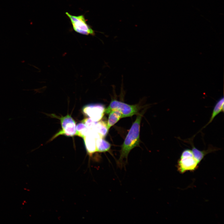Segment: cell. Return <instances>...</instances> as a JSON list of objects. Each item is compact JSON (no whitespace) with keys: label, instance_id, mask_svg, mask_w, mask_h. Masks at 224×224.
<instances>
[{"label":"cell","instance_id":"cell-6","mask_svg":"<svg viewBox=\"0 0 224 224\" xmlns=\"http://www.w3.org/2000/svg\"><path fill=\"white\" fill-rule=\"evenodd\" d=\"M178 171L183 174L187 171H194L198 167L199 163L194 156L180 157L177 162Z\"/></svg>","mask_w":224,"mask_h":224},{"label":"cell","instance_id":"cell-9","mask_svg":"<svg viewBox=\"0 0 224 224\" xmlns=\"http://www.w3.org/2000/svg\"><path fill=\"white\" fill-rule=\"evenodd\" d=\"M217 149V148H214L213 147H211V148L210 147L207 150L200 151L193 145L191 150L194 157L199 163L206 154L215 151Z\"/></svg>","mask_w":224,"mask_h":224},{"label":"cell","instance_id":"cell-15","mask_svg":"<svg viewBox=\"0 0 224 224\" xmlns=\"http://www.w3.org/2000/svg\"><path fill=\"white\" fill-rule=\"evenodd\" d=\"M194 156L192 151L190 149H185L182 152L180 157Z\"/></svg>","mask_w":224,"mask_h":224},{"label":"cell","instance_id":"cell-4","mask_svg":"<svg viewBox=\"0 0 224 224\" xmlns=\"http://www.w3.org/2000/svg\"><path fill=\"white\" fill-rule=\"evenodd\" d=\"M54 117L60 119L62 128L51 138L50 141L61 135L68 137H73L76 135V123L71 115L68 114L64 116H62L60 117L54 116Z\"/></svg>","mask_w":224,"mask_h":224},{"label":"cell","instance_id":"cell-7","mask_svg":"<svg viewBox=\"0 0 224 224\" xmlns=\"http://www.w3.org/2000/svg\"><path fill=\"white\" fill-rule=\"evenodd\" d=\"M100 138L97 133L91 131L90 133L83 138L87 153L90 157L97 152L96 140Z\"/></svg>","mask_w":224,"mask_h":224},{"label":"cell","instance_id":"cell-10","mask_svg":"<svg viewBox=\"0 0 224 224\" xmlns=\"http://www.w3.org/2000/svg\"><path fill=\"white\" fill-rule=\"evenodd\" d=\"M224 98L221 97L217 102L213 109L209 120L205 126L211 123L215 118L220 113L224 111Z\"/></svg>","mask_w":224,"mask_h":224},{"label":"cell","instance_id":"cell-8","mask_svg":"<svg viewBox=\"0 0 224 224\" xmlns=\"http://www.w3.org/2000/svg\"><path fill=\"white\" fill-rule=\"evenodd\" d=\"M107 125L108 129L117 123L122 118V114L120 111L118 110H114L111 111L109 114Z\"/></svg>","mask_w":224,"mask_h":224},{"label":"cell","instance_id":"cell-11","mask_svg":"<svg viewBox=\"0 0 224 224\" xmlns=\"http://www.w3.org/2000/svg\"><path fill=\"white\" fill-rule=\"evenodd\" d=\"M108 131L107 123L102 120L97 122L92 130L97 133L102 138H104L107 135Z\"/></svg>","mask_w":224,"mask_h":224},{"label":"cell","instance_id":"cell-2","mask_svg":"<svg viewBox=\"0 0 224 224\" xmlns=\"http://www.w3.org/2000/svg\"><path fill=\"white\" fill-rule=\"evenodd\" d=\"M141 108L139 105H130L115 99H112L108 106L105 109V112L109 114L112 110H118L120 111L122 118L130 117L138 114Z\"/></svg>","mask_w":224,"mask_h":224},{"label":"cell","instance_id":"cell-1","mask_svg":"<svg viewBox=\"0 0 224 224\" xmlns=\"http://www.w3.org/2000/svg\"><path fill=\"white\" fill-rule=\"evenodd\" d=\"M142 113L138 114L133 124L123 143L118 162L122 166L124 159L127 161L128 155L135 147L139 146L140 124Z\"/></svg>","mask_w":224,"mask_h":224},{"label":"cell","instance_id":"cell-5","mask_svg":"<svg viewBox=\"0 0 224 224\" xmlns=\"http://www.w3.org/2000/svg\"><path fill=\"white\" fill-rule=\"evenodd\" d=\"M104 105L100 104H91L84 106L82 108V112L86 116L93 120L98 122L103 117L105 113Z\"/></svg>","mask_w":224,"mask_h":224},{"label":"cell","instance_id":"cell-3","mask_svg":"<svg viewBox=\"0 0 224 224\" xmlns=\"http://www.w3.org/2000/svg\"><path fill=\"white\" fill-rule=\"evenodd\" d=\"M65 14L70 20L73 29L75 32L85 35H95V31L87 23L84 15H72L67 12Z\"/></svg>","mask_w":224,"mask_h":224},{"label":"cell","instance_id":"cell-14","mask_svg":"<svg viewBox=\"0 0 224 224\" xmlns=\"http://www.w3.org/2000/svg\"><path fill=\"white\" fill-rule=\"evenodd\" d=\"M91 131L93 130L97 122L93 120L90 118H86L82 121Z\"/></svg>","mask_w":224,"mask_h":224},{"label":"cell","instance_id":"cell-13","mask_svg":"<svg viewBox=\"0 0 224 224\" xmlns=\"http://www.w3.org/2000/svg\"><path fill=\"white\" fill-rule=\"evenodd\" d=\"M91 130L83 123H79L76 126V135L83 138L88 134Z\"/></svg>","mask_w":224,"mask_h":224},{"label":"cell","instance_id":"cell-12","mask_svg":"<svg viewBox=\"0 0 224 224\" xmlns=\"http://www.w3.org/2000/svg\"><path fill=\"white\" fill-rule=\"evenodd\" d=\"M99 138L96 140V152H100L108 151L110 148V144L103 138Z\"/></svg>","mask_w":224,"mask_h":224}]
</instances>
